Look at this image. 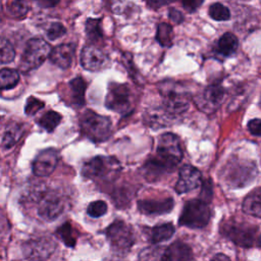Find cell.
Returning a JSON list of instances; mask_svg holds the SVG:
<instances>
[{"label": "cell", "mask_w": 261, "mask_h": 261, "mask_svg": "<svg viewBox=\"0 0 261 261\" xmlns=\"http://www.w3.org/2000/svg\"><path fill=\"white\" fill-rule=\"evenodd\" d=\"M159 91L163 98L162 107L172 116L176 117L189 108L190 94L180 85L162 83Z\"/></svg>", "instance_id": "obj_2"}, {"label": "cell", "mask_w": 261, "mask_h": 261, "mask_svg": "<svg viewBox=\"0 0 261 261\" xmlns=\"http://www.w3.org/2000/svg\"><path fill=\"white\" fill-rule=\"evenodd\" d=\"M212 197V185L210 180H206L203 182V188L201 191V199L205 202H208L211 200Z\"/></svg>", "instance_id": "obj_36"}, {"label": "cell", "mask_w": 261, "mask_h": 261, "mask_svg": "<svg viewBox=\"0 0 261 261\" xmlns=\"http://www.w3.org/2000/svg\"><path fill=\"white\" fill-rule=\"evenodd\" d=\"M19 81V73L12 68H2L0 70V88L1 90H10L14 88Z\"/></svg>", "instance_id": "obj_25"}, {"label": "cell", "mask_w": 261, "mask_h": 261, "mask_svg": "<svg viewBox=\"0 0 261 261\" xmlns=\"http://www.w3.org/2000/svg\"><path fill=\"white\" fill-rule=\"evenodd\" d=\"M172 39L173 32L171 25L166 22L159 23L156 35V40L158 41V43L163 47H170L172 45Z\"/></svg>", "instance_id": "obj_27"}, {"label": "cell", "mask_w": 261, "mask_h": 261, "mask_svg": "<svg viewBox=\"0 0 261 261\" xmlns=\"http://www.w3.org/2000/svg\"><path fill=\"white\" fill-rule=\"evenodd\" d=\"M175 228L172 223H163L154 226L150 230L149 240L152 244H159L161 242L169 240L174 234Z\"/></svg>", "instance_id": "obj_22"}, {"label": "cell", "mask_w": 261, "mask_h": 261, "mask_svg": "<svg viewBox=\"0 0 261 261\" xmlns=\"http://www.w3.org/2000/svg\"><path fill=\"white\" fill-rule=\"evenodd\" d=\"M61 119H62V116L58 112L50 110V111H47L46 113H44L38 119V124L45 130L51 133L59 124Z\"/></svg>", "instance_id": "obj_26"}, {"label": "cell", "mask_w": 261, "mask_h": 261, "mask_svg": "<svg viewBox=\"0 0 261 261\" xmlns=\"http://www.w3.org/2000/svg\"><path fill=\"white\" fill-rule=\"evenodd\" d=\"M209 15L212 19L217 21H224L229 19L230 12L226 6L223 4L216 2L210 5L209 7Z\"/></svg>", "instance_id": "obj_30"}, {"label": "cell", "mask_w": 261, "mask_h": 261, "mask_svg": "<svg viewBox=\"0 0 261 261\" xmlns=\"http://www.w3.org/2000/svg\"><path fill=\"white\" fill-rule=\"evenodd\" d=\"M248 128L250 133L254 136L261 137V119H252L248 123Z\"/></svg>", "instance_id": "obj_37"}, {"label": "cell", "mask_w": 261, "mask_h": 261, "mask_svg": "<svg viewBox=\"0 0 261 261\" xmlns=\"http://www.w3.org/2000/svg\"><path fill=\"white\" fill-rule=\"evenodd\" d=\"M210 209L207 202L202 199H194L188 201L178 218L180 226L190 228H203L210 220Z\"/></svg>", "instance_id": "obj_4"}, {"label": "cell", "mask_w": 261, "mask_h": 261, "mask_svg": "<svg viewBox=\"0 0 261 261\" xmlns=\"http://www.w3.org/2000/svg\"><path fill=\"white\" fill-rule=\"evenodd\" d=\"M86 34L88 39L92 42H96L102 39V29H101V20L97 18H88L86 21Z\"/></svg>", "instance_id": "obj_29"}, {"label": "cell", "mask_w": 261, "mask_h": 261, "mask_svg": "<svg viewBox=\"0 0 261 261\" xmlns=\"http://www.w3.org/2000/svg\"><path fill=\"white\" fill-rule=\"evenodd\" d=\"M243 210L252 216L261 218V187L251 191L243 202Z\"/></svg>", "instance_id": "obj_19"}, {"label": "cell", "mask_w": 261, "mask_h": 261, "mask_svg": "<svg viewBox=\"0 0 261 261\" xmlns=\"http://www.w3.org/2000/svg\"><path fill=\"white\" fill-rule=\"evenodd\" d=\"M213 259H226V260H227L228 257H226V256H224V255H222V254H218V255L214 256Z\"/></svg>", "instance_id": "obj_41"}, {"label": "cell", "mask_w": 261, "mask_h": 261, "mask_svg": "<svg viewBox=\"0 0 261 261\" xmlns=\"http://www.w3.org/2000/svg\"><path fill=\"white\" fill-rule=\"evenodd\" d=\"M59 159V153L54 148H48L39 152L35 157L32 169L36 176L44 177L50 175L57 166Z\"/></svg>", "instance_id": "obj_10"}, {"label": "cell", "mask_w": 261, "mask_h": 261, "mask_svg": "<svg viewBox=\"0 0 261 261\" xmlns=\"http://www.w3.org/2000/svg\"><path fill=\"white\" fill-rule=\"evenodd\" d=\"M56 234L67 247H70V248L74 247L76 243V237L74 236L73 228L70 225V223L65 222L62 225H60L56 229Z\"/></svg>", "instance_id": "obj_28"}, {"label": "cell", "mask_w": 261, "mask_h": 261, "mask_svg": "<svg viewBox=\"0 0 261 261\" xmlns=\"http://www.w3.org/2000/svg\"><path fill=\"white\" fill-rule=\"evenodd\" d=\"M165 249L166 248L157 246L146 248L141 252L139 258L142 260H163Z\"/></svg>", "instance_id": "obj_31"}, {"label": "cell", "mask_w": 261, "mask_h": 261, "mask_svg": "<svg viewBox=\"0 0 261 261\" xmlns=\"http://www.w3.org/2000/svg\"><path fill=\"white\" fill-rule=\"evenodd\" d=\"M156 153V159L169 170H172L182 159V150L178 137L171 133L161 135L158 140Z\"/></svg>", "instance_id": "obj_7"}, {"label": "cell", "mask_w": 261, "mask_h": 261, "mask_svg": "<svg viewBox=\"0 0 261 261\" xmlns=\"http://www.w3.org/2000/svg\"><path fill=\"white\" fill-rule=\"evenodd\" d=\"M37 2V4L41 7H45V8H48V7H54L56 6L60 0H35Z\"/></svg>", "instance_id": "obj_40"}, {"label": "cell", "mask_w": 261, "mask_h": 261, "mask_svg": "<svg viewBox=\"0 0 261 261\" xmlns=\"http://www.w3.org/2000/svg\"><path fill=\"white\" fill-rule=\"evenodd\" d=\"M130 89L126 84L112 82L108 86L105 106L119 114H126L132 108Z\"/></svg>", "instance_id": "obj_8"}, {"label": "cell", "mask_w": 261, "mask_h": 261, "mask_svg": "<svg viewBox=\"0 0 261 261\" xmlns=\"http://www.w3.org/2000/svg\"><path fill=\"white\" fill-rule=\"evenodd\" d=\"M191 259H193V253L191 248L187 244L180 241H176L165 249L163 260L178 261V260H191Z\"/></svg>", "instance_id": "obj_18"}, {"label": "cell", "mask_w": 261, "mask_h": 261, "mask_svg": "<svg viewBox=\"0 0 261 261\" xmlns=\"http://www.w3.org/2000/svg\"><path fill=\"white\" fill-rule=\"evenodd\" d=\"M7 14L16 19L24 17L29 11V4L25 0H7Z\"/></svg>", "instance_id": "obj_24"}, {"label": "cell", "mask_w": 261, "mask_h": 261, "mask_svg": "<svg viewBox=\"0 0 261 261\" xmlns=\"http://www.w3.org/2000/svg\"><path fill=\"white\" fill-rule=\"evenodd\" d=\"M224 90L219 85H210L204 89L203 93L199 95L195 102L198 107L205 112H213L222 102Z\"/></svg>", "instance_id": "obj_14"}, {"label": "cell", "mask_w": 261, "mask_h": 261, "mask_svg": "<svg viewBox=\"0 0 261 261\" xmlns=\"http://www.w3.org/2000/svg\"><path fill=\"white\" fill-rule=\"evenodd\" d=\"M44 107V102L37 99L36 97H29L25 103V107H24V112L28 115H34L36 114L40 109H42Z\"/></svg>", "instance_id": "obj_35"}, {"label": "cell", "mask_w": 261, "mask_h": 261, "mask_svg": "<svg viewBox=\"0 0 261 261\" xmlns=\"http://www.w3.org/2000/svg\"><path fill=\"white\" fill-rule=\"evenodd\" d=\"M68 86L72 103L76 106H83L85 104V93L87 89V84L84 79L81 76L74 77L69 82Z\"/></svg>", "instance_id": "obj_20"}, {"label": "cell", "mask_w": 261, "mask_h": 261, "mask_svg": "<svg viewBox=\"0 0 261 261\" xmlns=\"http://www.w3.org/2000/svg\"><path fill=\"white\" fill-rule=\"evenodd\" d=\"M175 0H146L147 5L151 8V9H158L162 6L168 5L172 2H174Z\"/></svg>", "instance_id": "obj_38"}, {"label": "cell", "mask_w": 261, "mask_h": 261, "mask_svg": "<svg viewBox=\"0 0 261 261\" xmlns=\"http://www.w3.org/2000/svg\"><path fill=\"white\" fill-rule=\"evenodd\" d=\"M66 29L60 22H52L47 30V37L50 41H54L65 35Z\"/></svg>", "instance_id": "obj_34"}, {"label": "cell", "mask_w": 261, "mask_h": 261, "mask_svg": "<svg viewBox=\"0 0 261 261\" xmlns=\"http://www.w3.org/2000/svg\"><path fill=\"white\" fill-rule=\"evenodd\" d=\"M55 250V243L48 238L31 239L22 246L23 255L28 259H47Z\"/></svg>", "instance_id": "obj_11"}, {"label": "cell", "mask_w": 261, "mask_h": 261, "mask_svg": "<svg viewBox=\"0 0 261 261\" xmlns=\"http://www.w3.org/2000/svg\"><path fill=\"white\" fill-rule=\"evenodd\" d=\"M257 244L259 247H261V236L258 238V241H257Z\"/></svg>", "instance_id": "obj_42"}, {"label": "cell", "mask_w": 261, "mask_h": 261, "mask_svg": "<svg viewBox=\"0 0 261 261\" xmlns=\"http://www.w3.org/2000/svg\"><path fill=\"white\" fill-rule=\"evenodd\" d=\"M174 201L172 198L161 200H141L138 202L139 210L146 215H161L172 210Z\"/></svg>", "instance_id": "obj_16"}, {"label": "cell", "mask_w": 261, "mask_h": 261, "mask_svg": "<svg viewBox=\"0 0 261 261\" xmlns=\"http://www.w3.org/2000/svg\"><path fill=\"white\" fill-rule=\"evenodd\" d=\"M1 54H0V60L2 64L5 63H9L11 61H13L14 57H15V50L12 46V44L6 40V39H2L1 40Z\"/></svg>", "instance_id": "obj_32"}, {"label": "cell", "mask_w": 261, "mask_h": 261, "mask_svg": "<svg viewBox=\"0 0 261 261\" xmlns=\"http://www.w3.org/2000/svg\"><path fill=\"white\" fill-rule=\"evenodd\" d=\"M222 232L239 246H251L254 240L255 228L243 223L228 222L222 227Z\"/></svg>", "instance_id": "obj_13"}, {"label": "cell", "mask_w": 261, "mask_h": 261, "mask_svg": "<svg viewBox=\"0 0 261 261\" xmlns=\"http://www.w3.org/2000/svg\"><path fill=\"white\" fill-rule=\"evenodd\" d=\"M201 172L192 165H184L179 169L178 179L175 184V192L177 194L188 193L201 185Z\"/></svg>", "instance_id": "obj_15"}, {"label": "cell", "mask_w": 261, "mask_h": 261, "mask_svg": "<svg viewBox=\"0 0 261 261\" xmlns=\"http://www.w3.org/2000/svg\"><path fill=\"white\" fill-rule=\"evenodd\" d=\"M50 45L41 38L30 39L24 47L19 67L21 71L28 72L38 68L49 57L51 53Z\"/></svg>", "instance_id": "obj_5"}, {"label": "cell", "mask_w": 261, "mask_h": 261, "mask_svg": "<svg viewBox=\"0 0 261 261\" xmlns=\"http://www.w3.org/2000/svg\"><path fill=\"white\" fill-rule=\"evenodd\" d=\"M120 170L119 162L112 156H96L85 162L82 175L93 180L113 178Z\"/></svg>", "instance_id": "obj_3"}, {"label": "cell", "mask_w": 261, "mask_h": 261, "mask_svg": "<svg viewBox=\"0 0 261 261\" xmlns=\"http://www.w3.org/2000/svg\"><path fill=\"white\" fill-rule=\"evenodd\" d=\"M106 211H107V204L102 200L91 202L87 208V213L93 218L101 217L106 213Z\"/></svg>", "instance_id": "obj_33"}, {"label": "cell", "mask_w": 261, "mask_h": 261, "mask_svg": "<svg viewBox=\"0 0 261 261\" xmlns=\"http://www.w3.org/2000/svg\"><path fill=\"white\" fill-rule=\"evenodd\" d=\"M65 208V200L56 191H48L41 194L38 203V214L46 221L56 219Z\"/></svg>", "instance_id": "obj_9"}, {"label": "cell", "mask_w": 261, "mask_h": 261, "mask_svg": "<svg viewBox=\"0 0 261 261\" xmlns=\"http://www.w3.org/2000/svg\"><path fill=\"white\" fill-rule=\"evenodd\" d=\"M80 126L83 135L96 143L108 140L112 134L111 120L92 110H86L82 114Z\"/></svg>", "instance_id": "obj_1"}, {"label": "cell", "mask_w": 261, "mask_h": 261, "mask_svg": "<svg viewBox=\"0 0 261 261\" xmlns=\"http://www.w3.org/2000/svg\"><path fill=\"white\" fill-rule=\"evenodd\" d=\"M168 16H169V18H170L172 21H174L175 23H180V22H182V20H184V15L181 14L180 11L176 10L175 8L169 9Z\"/></svg>", "instance_id": "obj_39"}, {"label": "cell", "mask_w": 261, "mask_h": 261, "mask_svg": "<svg viewBox=\"0 0 261 261\" xmlns=\"http://www.w3.org/2000/svg\"><path fill=\"white\" fill-rule=\"evenodd\" d=\"M81 64L87 70L98 71L109 64V58L98 47L87 45L84 47L81 54Z\"/></svg>", "instance_id": "obj_12"}, {"label": "cell", "mask_w": 261, "mask_h": 261, "mask_svg": "<svg viewBox=\"0 0 261 261\" xmlns=\"http://www.w3.org/2000/svg\"><path fill=\"white\" fill-rule=\"evenodd\" d=\"M106 237L115 254L125 255L135 243V234L123 220H115L106 228Z\"/></svg>", "instance_id": "obj_6"}, {"label": "cell", "mask_w": 261, "mask_h": 261, "mask_svg": "<svg viewBox=\"0 0 261 261\" xmlns=\"http://www.w3.org/2000/svg\"><path fill=\"white\" fill-rule=\"evenodd\" d=\"M22 134H23V127L21 124L16 122L10 123L6 127L2 136V142H1L2 147L4 149H9L13 147L16 144V142L20 139Z\"/></svg>", "instance_id": "obj_23"}, {"label": "cell", "mask_w": 261, "mask_h": 261, "mask_svg": "<svg viewBox=\"0 0 261 261\" xmlns=\"http://www.w3.org/2000/svg\"><path fill=\"white\" fill-rule=\"evenodd\" d=\"M239 46L238 38L231 33L223 34L217 42V52L222 56H230L232 55Z\"/></svg>", "instance_id": "obj_21"}, {"label": "cell", "mask_w": 261, "mask_h": 261, "mask_svg": "<svg viewBox=\"0 0 261 261\" xmlns=\"http://www.w3.org/2000/svg\"><path fill=\"white\" fill-rule=\"evenodd\" d=\"M75 46L72 43L60 44L51 50L49 59L58 67L65 69L71 65L74 56Z\"/></svg>", "instance_id": "obj_17"}]
</instances>
